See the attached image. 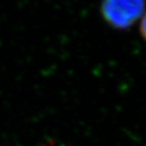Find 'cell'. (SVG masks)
Segmentation results:
<instances>
[{"label": "cell", "instance_id": "1", "mask_svg": "<svg viewBox=\"0 0 146 146\" xmlns=\"http://www.w3.org/2000/svg\"><path fill=\"white\" fill-rule=\"evenodd\" d=\"M103 18L117 30H126L144 15V3L138 0H111L101 5Z\"/></svg>", "mask_w": 146, "mask_h": 146}]
</instances>
